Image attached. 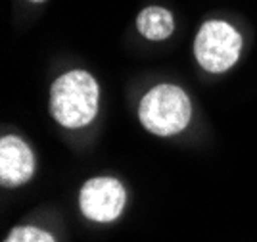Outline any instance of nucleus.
Masks as SVG:
<instances>
[{
	"label": "nucleus",
	"mask_w": 257,
	"mask_h": 242,
	"mask_svg": "<svg viewBox=\"0 0 257 242\" xmlns=\"http://www.w3.org/2000/svg\"><path fill=\"white\" fill-rule=\"evenodd\" d=\"M135 27L142 39L150 42H163L173 37L177 21H175V14L167 6L148 4L137 14Z\"/></svg>",
	"instance_id": "423d86ee"
},
{
	"label": "nucleus",
	"mask_w": 257,
	"mask_h": 242,
	"mask_svg": "<svg viewBox=\"0 0 257 242\" xmlns=\"http://www.w3.org/2000/svg\"><path fill=\"white\" fill-rule=\"evenodd\" d=\"M244 54V35L225 18H207L200 23L192 41V56L207 75H225Z\"/></svg>",
	"instance_id": "7ed1b4c3"
},
{
	"label": "nucleus",
	"mask_w": 257,
	"mask_h": 242,
	"mask_svg": "<svg viewBox=\"0 0 257 242\" xmlns=\"http://www.w3.org/2000/svg\"><path fill=\"white\" fill-rule=\"evenodd\" d=\"M137 119L152 137H179L192 125L194 102L179 83L160 81L148 87L139 98Z\"/></svg>",
	"instance_id": "f03ea898"
},
{
	"label": "nucleus",
	"mask_w": 257,
	"mask_h": 242,
	"mask_svg": "<svg viewBox=\"0 0 257 242\" xmlns=\"http://www.w3.org/2000/svg\"><path fill=\"white\" fill-rule=\"evenodd\" d=\"M2 242H60L48 227L35 221L18 223L8 229Z\"/></svg>",
	"instance_id": "0eeeda50"
},
{
	"label": "nucleus",
	"mask_w": 257,
	"mask_h": 242,
	"mask_svg": "<svg viewBox=\"0 0 257 242\" xmlns=\"http://www.w3.org/2000/svg\"><path fill=\"white\" fill-rule=\"evenodd\" d=\"M128 206V190L115 175H94L83 181L77 192V208L88 223L113 225Z\"/></svg>",
	"instance_id": "20e7f679"
},
{
	"label": "nucleus",
	"mask_w": 257,
	"mask_h": 242,
	"mask_svg": "<svg viewBox=\"0 0 257 242\" xmlns=\"http://www.w3.org/2000/svg\"><path fill=\"white\" fill-rule=\"evenodd\" d=\"M27 2H31V4H44L46 0H27Z\"/></svg>",
	"instance_id": "6e6552de"
},
{
	"label": "nucleus",
	"mask_w": 257,
	"mask_h": 242,
	"mask_svg": "<svg viewBox=\"0 0 257 242\" xmlns=\"http://www.w3.org/2000/svg\"><path fill=\"white\" fill-rule=\"evenodd\" d=\"M37 175V156L33 146L16 133L0 138V185L2 189L25 187Z\"/></svg>",
	"instance_id": "39448f33"
},
{
	"label": "nucleus",
	"mask_w": 257,
	"mask_h": 242,
	"mask_svg": "<svg viewBox=\"0 0 257 242\" xmlns=\"http://www.w3.org/2000/svg\"><path fill=\"white\" fill-rule=\"evenodd\" d=\"M102 87L85 67H71L56 75L48 89V114L60 129L81 131L100 116Z\"/></svg>",
	"instance_id": "f257e3e1"
}]
</instances>
